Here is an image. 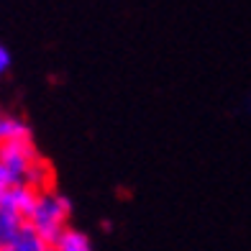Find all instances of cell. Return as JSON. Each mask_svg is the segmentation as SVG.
<instances>
[{"label":"cell","mask_w":251,"mask_h":251,"mask_svg":"<svg viewBox=\"0 0 251 251\" xmlns=\"http://www.w3.org/2000/svg\"><path fill=\"white\" fill-rule=\"evenodd\" d=\"M10 64H13V54H10L8 47H3V44H0V77L10 70Z\"/></svg>","instance_id":"cell-9"},{"label":"cell","mask_w":251,"mask_h":251,"mask_svg":"<svg viewBox=\"0 0 251 251\" xmlns=\"http://www.w3.org/2000/svg\"><path fill=\"white\" fill-rule=\"evenodd\" d=\"M49 251H54V249H49Z\"/></svg>","instance_id":"cell-11"},{"label":"cell","mask_w":251,"mask_h":251,"mask_svg":"<svg viewBox=\"0 0 251 251\" xmlns=\"http://www.w3.org/2000/svg\"><path fill=\"white\" fill-rule=\"evenodd\" d=\"M28 139H33V133L24 118L10 116V113H0V146L13 144V141H28Z\"/></svg>","instance_id":"cell-4"},{"label":"cell","mask_w":251,"mask_h":251,"mask_svg":"<svg viewBox=\"0 0 251 251\" xmlns=\"http://www.w3.org/2000/svg\"><path fill=\"white\" fill-rule=\"evenodd\" d=\"M54 177H56L54 175V164L49 162V159L39 156L36 162H33L28 177H26V185L33 187L36 192H47V190H54Z\"/></svg>","instance_id":"cell-5"},{"label":"cell","mask_w":251,"mask_h":251,"mask_svg":"<svg viewBox=\"0 0 251 251\" xmlns=\"http://www.w3.org/2000/svg\"><path fill=\"white\" fill-rule=\"evenodd\" d=\"M49 249H51V246L44 241V238H41L36 231H33L28 223H26V228L21 231V236L16 238V244L10 246L8 251H49Z\"/></svg>","instance_id":"cell-8"},{"label":"cell","mask_w":251,"mask_h":251,"mask_svg":"<svg viewBox=\"0 0 251 251\" xmlns=\"http://www.w3.org/2000/svg\"><path fill=\"white\" fill-rule=\"evenodd\" d=\"M36 200H39V192L28 187L26 182H21V185H10L0 195V208L8 210L10 215H16V218H21L24 223H28L33 208H36Z\"/></svg>","instance_id":"cell-3"},{"label":"cell","mask_w":251,"mask_h":251,"mask_svg":"<svg viewBox=\"0 0 251 251\" xmlns=\"http://www.w3.org/2000/svg\"><path fill=\"white\" fill-rule=\"evenodd\" d=\"M24 228H26L24 221L0 208V251H8L10 246H13L16 238L21 236V231H24Z\"/></svg>","instance_id":"cell-7"},{"label":"cell","mask_w":251,"mask_h":251,"mask_svg":"<svg viewBox=\"0 0 251 251\" xmlns=\"http://www.w3.org/2000/svg\"><path fill=\"white\" fill-rule=\"evenodd\" d=\"M39 156L41 154L36 149V144H33V139H28V141H13V144H3V146H0V164L5 167V172L10 175L13 185L26 182L31 167H33V162H36Z\"/></svg>","instance_id":"cell-2"},{"label":"cell","mask_w":251,"mask_h":251,"mask_svg":"<svg viewBox=\"0 0 251 251\" xmlns=\"http://www.w3.org/2000/svg\"><path fill=\"white\" fill-rule=\"evenodd\" d=\"M51 249L54 251H95L90 236L85 231H79V228H72V226L59 236V241H56Z\"/></svg>","instance_id":"cell-6"},{"label":"cell","mask_w":251,"mask_h":251,"mask_svg":"<svg viewBox=\"0 0 251 251\" xmlns=\"http://www.w3.org/2000/svg\"><path fill=\"white\" fill-rule=\"evenodd\" d=\"M10 185H13V179H10V175L5 172V167L0 164V195H3V192H5Z\"/></svg>","instance_id":"cell-10"},{"label":"cell","mask_w":251,"mask_h":251,"mask_svg":"<svg viewBox=\"0 0 251 251\" xmlns=\"http://www.w3.org/2000/svg\"><path fill=\"white\" fill-rule=\"evenodd\" d=\"M70 218H72V200L54 187L47 192H39V200L28 218V226L49 246H54L59 241V236L70 228Z\"/></svg>","instance_id":"cell-1"}]
</instances>
